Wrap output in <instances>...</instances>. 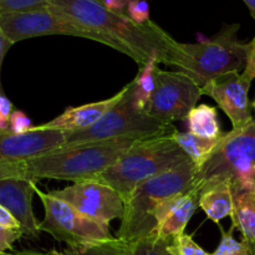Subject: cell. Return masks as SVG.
<instances>
[{"label":"cell","mask_w":255,"mask_h":255,"mask_svg":"<svg viewBox=\"0 0 255 255\" xmlns=\"http://www.w3.org/2000/svg\"><path fill=\"white\" fill-rule=\"evenodd\" d=\"M252 106H253V109H254V111H255V100H254L253 104H252Z\"/></svg>","instance_id":"36"},{"label":"cell","mask_w":255,"mask_h":255,"mask_svg":"<svg viewBox=\"0 0 255 255\" xmlns=\"http://www.w3.org/2000/svg\"><path fill=\"white\" fill-rule=\"evenodd\" d=\"M244 2H246V5L248 6L249 11H251L252 16H253V19L255 20V0H243Z\"/></svg>","instance_id":"35"},{"label":"cell","mask_w":255,"mask_h":255,"mask_svg":"<svg viewBox=\"0 0 255 255\" xmlns=\"http://www.w3.org/2000/svg\"><path fill=\"white\" fill-rule=\"evenodd\" d=\"M169 244L154 236H149L128 244L129 255H174L169 251Z\"/></svg>","instance_id":"22"},{"label":"cell","mask_w":255,"mask_h":255,"mask_svg":"<svg viewBox=\"0 0 255 255\" xmlns=\"http://www.w3.org/2000/svg\"><path fill=\"white\" fill-rule=\"evenodd\" d=\"M12 114V104L4 94L0 92V129H9V120Z\"/></svg>","instance_id":"29"},{"label":"cell","mask_w":255,"mask_h":255,"mask_svg":"<svg viewBox=\"0 0 255 255\" xmlns=\"http://www.w3.org/2000/svg\"><path fill=\"white\" fill-rule=\"evenodd\" d=\"M35 181L25 178L0 179V204L14 216L21 227L22 236L36 239L40 234V223L32 211V194Z\"/></svg>","instance_id":"13"},{"label":"cell","mask_w":255,"mask_h":255,"mask_svg":"<svg viewBox=\"0 0 255 255\" xmlns=\"http://www.w3.org/2000/svg\"><path fill=\"white\" fill-rule=\"evenodd\" d=\"M35 193L42 202L45 211L40 231L49 233L56 241L64 242L70 248H79L114 239L110 224L80 213L69 203L39 191L37 187H35Z\"/></svg>","instance_id":"7"},{"label":"cell","mask_w":255,"mask_h":255,"mask_svg":"<svg viewBox=\"0 0 255 255\" xmlns=\"http://www.w3.org/2000/svg\"><path fill=\"white\" fill-rule=\"evenodd\" d=\"M228 182L232 192L255 188V120L241 129L224 132L221 142L206 163L196 169L192 188Z\"/></svg>","instance_id":"5"},{"label":"cell","mask_w":255,"mask_h":255,"mask_svg":"<svg viewBox=\"0 0 255 255\" xmlns=\"http://www.w3.org/2000/svg\"><path fill=\"white\" fill-rule=\"evenodd\" d=\"M0 255H55L54 253H39V252H16V253H0Z\"/></svg>","instance_id":"34"},{"label":"cell","mask_w":255,"mask_h":255,"mask_svg":"<svg viewBox=\"0 0 255 255\" xmlns=\"http://www.w3.org/2000/svg\"><path fill=\"white\" fill-rule=\"evenodd\" d=\"M233 228H238L251 253L255 251V188L233 194Z\"/></svg>","instance_id":"17"},{"label":"cell","mask_w":255,"mask_h":255,"mask_svg":"<svg viewBox=\"0 0 255 255\" xmlns=\"http://www.w3.org/2000/svg\"><path fill=\"white\" fill-rule=\"evenodd\" d=\"M169 251L174 255H211L201 248L189 234H182L177 237L169 244Z\"/></svg>","instance_id":"25"},{"label":"cell","mask_w":255,"mask_h":255,"mask_svg":"<svg viewBox=\"0 0 255 255\" xmlns=\"http://www.w3.org/2000/svg\"><path fill=\"white\" fill-rule=\"evenodd\" d=\"M222 137L223 136L218 138H204V137L196 136L191 132L178 131L172 134V138L186 152L188 158L196 164V168H199L206 163L207 159L219 144Z\"/></svg>","instance_id":"18"},{"label":"cell","mask_w":255,"mask_h":255,"mask_svg":"<svg viewBox=\"0 0 255 255\" xmlns=\"http://www.w3.org/2000/svg\"><path fill=\"white\" fill-rule=\"evenodd\" d=\"M0 29L14 44L21 40L45 35H67L94 40L112 47L111 41L104 35L85 26L50 5L44 9L0 15Z\"/></svg>","instance_id":"8"},{"label":"cell","mask_w":255,"mask_h":255,"mask_svg":"<svg viewBox=\"0 0 255 255\" xmlns=\"http://www.w3.org/2000/svg\"><path fill=\"white\" fill-rule=\"evenodd\" d=\"M96 1L116 12H126L127 4H128V0H96Z\"/></svg>","instance_id":"33"},{"label":"cell","mask_w":255,"mask_h":255,"mask_svg":"<svg viewBox=\"0 0 255 255\" xmlns=\"http://www.w3.org/2000/svg\"><path fill=\"white\" fill-rule=\"evenodd\" d=\"M154 80L156 87L146 109L147 114L164 124L187 119L201 99L202 87L183 72L166 71L158 66Z\"/></svg>","instance_id":"9"},{"label":"cell","mask_w":255,"mask_h":255,"mask_svg":"<svg viewBox=\"0 0 255 255\" xmlns=\"http://www.w3.org/2000/svg\"><path fill=\"white\" fill-rule=\"evenodd\" d=\"M67 132L34 126L26 133L0 129V163H14L35 158L66 143Z\"/></svg>","instance_id":"12"},{"label":"cell","mask_w":255,"mask_h":255,"mask_svg":"<svg viewBox=\"0 0 255 255\" xmlns=\"http://www.w3.org/2000/svg\"><path fill=\"white\" fill-rule=\"evenodd\" d=\"M49 5L50 0H0V15L44 9Z\"/></svg>","instance_id":"24"},{"label":"cell","mask_w":255,"mask_h":255,"mask_svg":"<svg viewBox=\"0 0 255 255\" xmlns=\"http://www.w3.org/2000/svg\"><path fill=\"white\" fill-rule=\"evenodd\" d=\"M242 74L251 81H253L255 79V36L249 41L246 67H244V71Z\"/></svg>","instance_id":"30"},{"label":"cell","mask_w":255,"mask_h":255,"mask_svg":"<svg viewBox=\"0 0 255 255\" xmlns=\"http://www.w3.org/2000/svg\"><path fill=\"white\" fill-rule=\"evenodd\" d=\"M189 132L204 138H218L223 136L221 125L218 121L217 109L209 105H198L189 112L188 117Z\"/></svg>","instance_id":"19"},{"label":"cell","mask_w":255,"mask_h":255,"mask_svg":"<svg viewBox=\"0 0 255 255\" xmlns=\"http://www.w3.org/2000/svg\"><path fill=\"white\" fill-rule=\"evenodd\" d=\"M252 255H255V251L253 252V253H252Z\"/></svg>","instance_id":"37"},{"label":"cell","mask_w":255,"mask_h":255,"mask_svg":"<svg viewBox=\"0 0 255 255\" xmlns=\"http://www.w3.org/2000/svg\"><path fill=\"white\" fill-rule=\"evenodd\" d=\"M14 45V42L4 34L1 29H0V92L4 94V90H2V85H1V66H2V61H4V57L6 55V52L9 51L10 47Z\"/></svg>","instance_id":"32"},{"label":"cell","mask_w":255,"mask_h":255,"mask_svg":"<svg viewBox=\"0 0 255 255\" xmlns=\"http://www.w3.org/2000/svg\"><path fill=\"white\" fill-rule=\"evenodd\" d=\"M50 6L95 30L111 41L112 49L131 57L143 67L153 55L169 65L179 42L149 20L137 24L126 12L109 10L96 0H50Z\"/></svg>","instance_id":"1"},{"label":"cell","mask_w":255,"mask_h":255,"mask_svg":"<svg viewBox=\"0 0 255 255\" xmlns=\"http://www.w3.org/2000/svg\"><path fill=\"white\" fill-rule=\"evenodd\" d=\"M126 14L137 24H146L149 20V5L146 0H128Z\"/></svg>","instance_id":"26"},{"label":"cell","mask_w":255,"mask_h":255,"mask_svg":"<svg viewBox=\"0 0 255 255\" xmlns=\"http://www.w3.org/2000/svg\"><path fill=\"white\" fill-rule=\"evenodd\" d=\"M187 159L186 152L172 136L139 139L116 163L94 179L112 187L125 202L142 182L169 171Z\"/></svg>","instance_id":"3"},{"label":"cell","mask_w":255,"mask_h":255,"mask_svg":"<svg viewBox=\"0 0 255 255\" xmlns=\"http://www.w3.org/2000/svg\"><path fill=\"white\" fill-rule=\"evenodd\" d=\"M125 91H126V86L110 99L81 105L77 107H67L60 116L55 117L54 120L46 122V124L40 125L39 127L42 129L65 131L67 133H74V132L91 128L110 110L114 109L121 101Z\"/></svg>","instance_id":"14"},{"label":"cell","mask_w":255,"mask_h":255,"mask_svg":"<svg viewBox=\"0 0 255 255\" xmlns=\"http://www.w3.org/2000/svg\"><path fill=\"white\" fill-rule=\"evenodd\" d=\"M55 255H129V246L119 238L110 239L91 246L69 248L62 252H52Z\"/></svg>","instance_id":"21"},{"label":"cell","mask_w":255,"mask_h":255,"mask_svg":"<svg viewBox=\"0 0 255 255\" xmlns=\"http://www.w3.org/2000/svg\"><path fill=\"white\" fill-rule=\"evenodd\" d=\"M22 237L21 231L4 228L0 226V253H6L12 248V244Z\"/></svg>","instance_id":"28"},{"label":"cell","mask_w":255,"mask_h":255,"mask_svg":"<svg viewBox=\"0 0 255 255\" xmlns=\"http://www.w3.org/2000/svg\"><path fill=\"white\" fill-rule=\"evenodd\" d=\"M233 231V227H232V229L229 232L223 231V228H221L222 241L219 243V246L217 247L216 251L211 255H252L251 251H249L246 243L234 239Z\"/></svg>","instance_id":"23"},{"label":"cell","mask_w":255,"mask_h":255,"mask_svg":"<svg viewBox=\"0 0 255 255\" xmlns=\"http://www.w3.org/2000/svg\"><path fill=\"white\" fill-rule=\"evenodd\" d=\"M0 226L4 227V228L21 231V227H20L19 222H17L16 219L14 218V216H12L6 208H4L1 204H0Z\"/></svg>","instance_id":"31"},{"label":"cell","mask_w":255,"mask_h":255,"mask_svg":"<svg viewBox=\"0 0 255 255\" xmlns=\"http://www.w3.org/2000/svg\"><path fill=\"white\" fill-rule=\"evenodd\" d=\"M196 169V164L188 158L174 168L138 184L125 201V213L116 238L131 244L152 236L157 217L164 206L192 189Z\"/></svg>","instance_id":"2"},{"label":"cell","mask_w":255,"mask_h":255,"mask_svg":"<svg viewBox=\"0 0 255 255\" xmlns=\"http://www.w3.org/2000/svg\"><path fill=\"white\" fill-rule=\"evenodd\" d=\"M32 128H34V126H32L31 120L29 119L27 115H25L22 111H19V110L12 111L9 120V131L19 134L26 133V132L31 131Z\"/></svg>","instance_id":"27"},{"label":"cell","mask_w":255,"mask_h":255,"mask_svg":"<svg viewBox=\"0 0 255 255\" xmlns=\"http://www.w3.org/2000/svg\"><path fill=\"white\" fill-rule=\"evenodd\" d=\"M198 207L199 192L194 188L169 201L159 212L152 236L172 243L177 237L184 234L187 224Z\"/></svg>","instance_id":"15"},{"label":"cell","mask_w":255,"mask_h":255,"mask_svg":"<svg viewBox=\"0 0 255 255\" xmlns=\"http://www.w3.org/2000/svg\"><path fill=\"white\" fill-rule=\"evenodd\" d=\"M51 196L66 202L85 216L110 224L122 219L125 202L112 187L95 179L76 182L60 191L49 192Z\"/></svg>","instance_id":"10"},{"label":"cell","mask_w":255,"mask_h":255,"mask_svg":"<svg viewBox=\"0 0 255 255\" xmlns=\"http://www.w3.org/2000/svg\"><path fill=\"white\" fill-rule=\"evenodd\" d=\"M239 24H229L209 39L196 44H182L172 56L171 66L177 67L203 87L209 80L246 67L249 42L238 39Z\"/></svg>","instance_id":"4"},{"label":"cell","mask_w":255,"mask_h":255,"mask_svg":"<svg viewBox=\"0 0 255 255\" xmlns=\"http://www.w3.org/2000/svg\"><path fill=\"white\" fill-rule=\"evenodd\" d=\"M252 81L239 71L228 72L209 80L202 95L212 97L231 120L233 129H241L254 121L249 102Z\"/></svg>","instance_id":"11"},{"label":"cell","mask_w":255,"mask_h":255,"mask_svg":"<svg viewBox=\"0 0 255 255\" xmlns=\"http://www.w3.org/2000/svg\"><path fill=\"white\" fill-rule=\"evenodd\" d=\"M174 132L177 129L172 124H164L134 106L132 84L129 82L126 85L124 97L114 109L110 110L91 128L67 133L64 146L125 138L139 141L153 137L172 136Z\"/></svg>","instance_id":"6"},{"label":"cell","mask_w":255,"mask_h":255,"mask_svg":"<svg viewBox=\"0 0 255 255\" xmlns=\"http://www.w3.org/2000/svg\"><path fill=\"white\" fill-rule=\"evenodd\" d=\"M158 64V56L153 55L143 67H139L137 76L131 81L133 104L141 111H146L152 99V95H153L154 87H156L154 71H156Z\"/></svg>","instance_id":"20"},{"label":"cell","mask_w":255,"mask_h":255,"mask_svg":"<svg viewBox=\"0 0 255 255\" xmlns=\"http://www.w3.org/2000/svg\"><path fill=\"white\" fill-rule=\"evenodd\" d=\"M199 208L206 213L207 218L217 224L227 217H232L234 199L231 184L223 181L204 187L199 192Z\"/></svg>","instance_id":"16"}]
</instances>
